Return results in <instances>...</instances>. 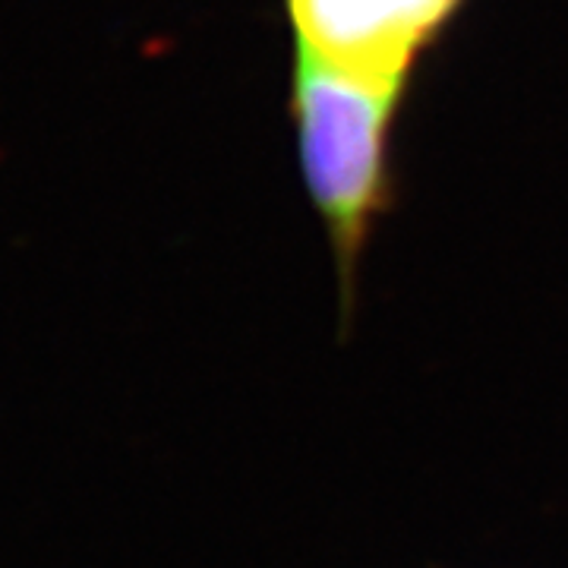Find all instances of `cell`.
Segmentation results:
<instances>
[{"label":"cell","mask_w":568,"mask_h":568,"mask_svg":"<svg viewBox=\"0 0 568 568\" xmlns=\"http://www.w3.org/2000/svg\"><path fill=\"white\" fill-rule=\"evenodd\" d=\"M294 54L407 92L467 0H282Z\"/></svg>","instance_id":"cell-2"},{"label":"cell","mask_w":568,"mask_h":568,"mask_svg":"<svg viewBox=\"0 0 568 568\" xmlns=\"http://www.w3.org/2000/svg\"><path fill=\"white\" fill-rule=\"evenodd\" d=\"M405 95L306 54L291 63L287 111L301 174L332 241L345 313L357 291L361 253L395 193L392 126Z\"/></svg>","instance_id":"cell-1"}]
</instances>
